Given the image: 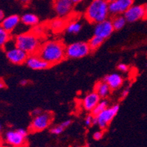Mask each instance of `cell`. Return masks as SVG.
Returning a JSON list of instances; mask_svg holds the SVG:
<instances>
[{
  "label": "cell",
  "instance_id": "74e56055",
  "mask_svg": "<svg viewBox=\"0 0 147 147\" xmlns=\"http://www.w3.org/2000/svg\"><path fill=\"white\" fill-rule=\"evenodd\" d=\"M1 131H2V125L0 124V133H1Z\"/></svg>",
  "mask_w": 147,
  "mask_h": 147
},
{
  "label": "cell",
  "instance_id": "83f0119b",
  "mask_svg": "<svg viewBox=\"0 0 147 147\" xmlns=\"http://www.w3.org/2000/svg\"><path fill=\"white\" fill-rule=\"evenodd\" d=\"M117 69L121 72H127L129 70V67L124 63H119L117 66Z\"/></svg>",
  "mask_w": 147,
  "mask_h": 147
},
{
  "label": "cell",
  "instance_id": "ac0fdd59",
  "mask_svg": "<svg viewBox=\"0 0 147 147\" xmlns=\"http://www.w3.org/2000/svg\"><path fill=\"white\" fill-rule=\"evenodd\" d=\"M21 22L27 26H35L39 22L38 17L32 13H24L21 17Z\"/></svg>",
  "mask_w": 147,
  "mask_h": 147
},
{
  "label": "cell",
  "instance_id": "484cf974",
  "mask_svg": "<svg viewBox=\"0 0 147 147\" xmlns=\"http://www.w3.org/2000/svg\"><path fill=\"white\" fill-rule=\"evenodd\" d=\"M94 119V115H93L92 114H90V115H88L85 119V125L88 126V127H90V126L93 125Z\"/></svg>",
  "mask_w": 147,
  "mask_h": 147
},
{
  "label": "cell",
  "instance_id": "5b68a950",
  "mask_svg": "<svg viewBox=\"0 0 147 147\" xmlns=\"http://www.w3.org/2000/svg\"><path fill=\"white\" fill-rule=\"evenodd\" d=\"M28 132L24 129L9 130L5 135V141L10 147H23L25 145Z\"/></svg>",
  "mask_w": 147,
  "mask_h": 147
},
{
  "label": "cell",
  "instance_id": "8fae6325",
  "mask_svg": "<svg viewBox=\"0 0 147 147\" xmlns=\"http://www.w3.org/2000/svg\"><path fill=\"white\" fill-rule=\"evenodd\" d=\"M127 22L132 23L146 18V5H132L124 13Z\"/></svg>",
  "mask_w": 147,
  "mask_h": 147
},
{
  "label": "cell",
  "instance_id": "ffe728a7",
  "mask_svg": "<svg viewBox=\"0 0 147 147\" xmlns=\"http://www.w3.org/2000/svg\"><path fill=\"white\" fill-rule=\"evenodd\" d=\"M82 24L80 22L73 21L70 23L67 24L66 27H65V30L66 32L69 34H77L80 32L82 30Z\"/></svg>",
  "mask_w": 147,
  "mask_h": 147
},
{
  "label": "cell",
  "instance_id": "4316f807",
  "mask_svg": "<svg viewBox=\"0 0 147 147\" xmlns=\"http://www.w3.org/2000/svg\"><path fill=\"white\" fill-rule=\"evenodd\" d=\"M104 136L103 131L100 130V131H96V132H94V136H93V138L95 140H99L102 138Z\"/></svg>",
  "mask_w": 147,
  "mask_h": 147
},
{
  "label": "cell",
  "instance_id": "3957f363",
  "mask_svg": "<svg viewBox=\"0 0 147 147\" xmlns=\"http://www.w3.org/2000/svg\"><path fill=\"white\" fill-rule=\"evenodd\" d=\"M14 44L16 47L27 52L28 55L36 54L40 47V38L34 32H24L17 35Z\"/></svg>",
  "mask_w": 147,
  "mask_h": 147
},
{
  "label": "cell",
  "instance_id": "44dd1931",
  "mask_svg": "<svg viewBox=\"0 0 147 147\" xmlns=\"http://www.w3.org/2000/svg\"><path fill=\"white\" fill-rule=\"evenodd\" d=\"M71 124V120L64 121L63 122L60 123L58 125L52 127L50 129V132L52 134H53V135H56V136L60 135V134H61L65 130V129L68 128Z\"/></svg>",
  "mask_w": 147,
  "mask_h": 147
},
{
  "label": "cell",
  "instance_id": "d4e9b609",
  "mask_svg": "<svg viewBox=\"0 0 147 147\" xmlns=\"http://www.w3.org/2000/svg\"><path fill=\"white\" fill-rule=\"evenodd\" d=\"M107 107H108V102L105 99L100 100L99 102L97 104V105L94 107V109L91 111V114L94 116L99 115L100 113H102L103 110H105Z\"/></svg>",
  "mask_w": 147,
  "mask_h": 147
},
{
  "label": "cell",
  "instance_id": "277c9868",
  "mask_svg": "<svg viewBox=\"0 0 147 147\" xmlns=\"http://www.w3.org/2000/svg\"><path fill=\"white\" fill-rule=\"evenodd\" d=\"M90 51L88 43L74 42L65 47V57L70 59H80L87 56Z\"/></svg>",
  "mask_w": 147,
  "mask_h": 147
},
{
  "label": "cell",
  "instance_id": "4dcf8cb0",
  "mask_svg": "<svg viewBox=\"0 0 147 147\" xmlns=\"http://www.w3.org/2000/svg\"><path fill=\"white\" fill-rule=\"evenodd\" d=\"M19 2L22 4H24V5H27V4L30 3L32 0H18Z\"/></svg>",
  "mask_w": 147,
  "mask_h": 147
},
{
  "label": "cell",
  "instance_id": "5bb4252c",
  "mask_svg": "<svg viewBox=\"0 0 147 147\" xmlns=\"http://www.w3.org/2000/svg\"><path fill=\"white\" fill-rule=\"evenodd\" d=\"M100 100L101 97L99 96V94H97L95 90L90 92V93H88L87 95L84 97L82 102V107L86 111L91 112Z\"/></svg>",
  "mask_w": 147,
  "mask_h": 147
},
{
  "label": "cell",
  "instance_id": "2e32d148",
  "mask_svg": "<svg viewBox=\"0 0 147 147\" xmlns=\"http://www.w3.org/2000/svg\"><path fill=\"white\" fill-rule=\"evenodd\" d=\"M103 80L107 82L111 90H116L124 83V79L119 74H110L104 77Z\"/></svg>",
  "mask_w": 147,
  "mask_h": 147
},
{
  "label": "cell",
  "instance_id": "7402d4cb",
  "mask_svg": "<svg viewBox=\"0 0 147 147\" xmlns=\"http://www.w3.org/2000/svg\"><path fill=\"white\" fill-rule=\"evenodd\" d=\"M66 22L63 18H57L50 23V27L55 32H60L66 27Z\"/></svg>",
  "mask_w": 147,
  "mask_h": 147
},
{
  "label": "cell",
  "instance_id": "1f68e13d",
  "mask_svg": "<svg viewBox=\"0 0 147 147\" xmlns=\"http://www.w3.org/2000/svg\"><path fill=\"white\" fill-rule=\"evenodd\" d=\"M4 18H5V13L2 10H0V22L3 20Z\"/></svg>",
  "mask_w": 147,
  "mask_h": 147
},
{
  "label": "cell",
  "instance_id": "52a82bcc",
  "mask_svg": "<svg viewBox=\"0 0 147 147\" xmlns=\"http://www.w3.org/2000/svg\"><path fill=\"white\" fill-rule=\"evenodd\" d=\"M119 110V105H114L111 107H108L103 110L99 115H96L95 118L97 121V125L100 129L103 130L107 127L110 123L117 115Z\"/></svg>",
  "mask_w": 147,
  "mask_h": 147
},
{
  "label": "cell",
  "instance_id": "cb8c5ba5",
  "mask_svg": "<svg viewBox=\"0 0 147 147\" xmlns=\"http://www.w3.org/2000/svg\"><path fill=\"white\" fill-rule=\"evenodd\" d=\"M10 40V32H7L0 26V48L5 47Z\"/></svg>",
  "mask_w": 147,
  "mask_h": 147
},
{
  "label": "cell",
  "instance_id": "7a4b0ae2",
  "mask_svg": "<svg viewBox=\"0 0 147 147\" xmlns=\"http://www.w3.org/2000/svg\"><path fill=\"white\" fill-rule=\"evenodd\" d=\"M108 5L105 0H92L85 11V18L92 24L106 20L110 15Z\"/></svg>",
  "mask_w": 147,
  "mask_h": 147
},
{
  "label": "cell",
  "instance_id": "8d00e7d4",
  "mask_svg": "<svg viewBox=\"0 0 147 147\" xmlns=\"http://www.w3.org/2000/svg\"><path fill=\"white\" fill-rule=\"evenodd\" d=\"M146 17H147V5H146Z\"/></svg>",
  "mask_w": 147,
  "mask_h": 147
},
{
  "label": "cell",
  "instance_id": "f546056e",
  "mask_svg": "<svg viewBox=\"0 0 147 147\" xmlns=\"http://www.w3.org/2000/svg\"><path fill=\"white\" fill-rule=\"evenodd\" d=\"M28 80H22L20 82V85H22V86H25L28 84Z\"/></svg>",
  "mask_w": 147,
  "mask_h": 147
},
{
  "label": "cell",
  "instance_id": "6da1fadb",
  "mask_svg": "<svg viewBox=\"0 0 147 147\" xmlns=\"http://www.w3.org/2000/svg\"><path fill=\"white\" fill-rule=\"evenodd\" d=\"M37 54L49 65H54L65 57V47L59 40H49L40 46Z\"/></svg>",
  "mask_w": 147,
  "mask_h": 147
},
{
  "label": "cell",
  "instance_id": "ba28073f",
  "mask_svg": "<svg viewBox=\"0 0 147 147\" xmlns=\"http://www.w3.org/2000/svg\"><path fill=\"white\" fill-rule=\"evenodd\" d=\"M28 54L21 49L16 47L15 44L13 46L8 47L6 49V57L7 60L11 63L16 65H21L26 62Z\"/></svg>",
  "mask_w": 147,
  "mask_h": 147
},
{
  "label": "cell",
  "instance_id": "d590c367",
  "mask_svg": "<svg viewBox=\"0 0 147 147\" xmlns=\"http://www.w3.org/2000/svg\"><path fill=\"white\" fill-rule=\"evenodd\" d=\"M106 2H107L108 3H110V2H114V1H115V0H105Z\"/></svg>",
  "mask_w": 147,
  "mask_h": 147
},
{
  "label": "cell",
  "instance_id": "603a6c76",
  "mask_svg": "<svg viewBox=\"0 0 147 147\" xmlns=\"http://www.w3.org/2000/svg\"><path fill=\"white\" fill-rule=\"evenodd\" d=\"M104 41H105V39L94 35L88 41V45L90 48V50H96L97 49H99L103 44Z\"/></svg>",
  "mask_w": 147,
  "mask_h": 147
},
{
  "label": "cell",
  "instance_id": "8992f818",
  "mask_svg": "<svg viewBox=\"0 0 147 147\" xmlns=\"http://www.w3.org/2000/svg\"><path fill=\"white\" fill-rule=\"evenodd\" d=\"M53 119V115L50 112H40L38 115H34L30 129L32 132H40L49 127Z\"/></svg>",
  "mask_w": 147,
  "mask_h": 147
},
{
  "label": "cell",
  "instance_id": "7c38bea8",
  "mask_svg": "<svg viewBox=\"0 0 147 147\" xmlns=\"http://www.w3.org/2000/svg\"><path fill=\"white\" fill-rule=\"evenodd\" d=\"M114 31L112 21L106 19L105 21L95 24L94 27V35L99 36L103 39L108 38Z\"/></svg>",
  "mask_w": 147,
  "mask_h": 147
},
{
  "label": "cell",
  "instance_id": "30bf717a",
  "mask_svg": "<svg viewBox=\"0 0 147 147\" xmlns=\"http://www.w3.org/2000/svg\"><path fill=\"white\" fill-rule=\"evenodd\" d=\"M74 6L71 0H54L53 8L60 18H65L70 15Z\"/></svg>",
  "mask_w": 147,
  "mask_h": 147
},
{
  "label": "cell",
  "instance_id": "d6986e66",
  "mask_svg": "<svg viewBox=\"0 0 147 147\" xmlns=\"http://www.w3.org/2000/svg\"><path fill=\"white\" fill-rule=\"evenodd\" d=\"M111 21H112L114 30H121V29L124 28L126 23H127L125 17L121 15L115 16Z\"/></svg>",
  "mask_w": 147,
  "mask_h": 147
},
{
  "label": "cell",
  "instance_id": "e575fe53",
  "mask_svg": "<svg viewBox=\"0 0 147 147\" xmlns=\"http://www.w3.org/2000/svg\"><path fill=\"white\" fill-rule=\"evenodd\" d=\"M0 147H3V140L0 138Z\"/></svg>",
  "mask_w": 147,
  "mask_h": 147
},
{
  "label": "cell",
  "instance_id": "9a60e30c",
  "mask_svg": "<svg viewBox=\"0 0 147 147\" xmlns=\"http://www.w3.org/2000/svg\"><path fill=\"white\" fill-rule=\"evenodd\" d=\"M20 22L21 18L18 15H10L3 18V20L1 22L0 26L10 33L12 31L15 30Z\"/></svg>",
  "mask_w": 147,
  "mask_h": 147
},
{
  "label": "cell",
  "instance_id": "4fadbf2b",
  "mask_svg": "<svg viewBox=\"0 0 147 147\" xmlns=\"http://www.w3.org/2000/svg\"><path fill=\"white\" fill-rule=\"evenodd\" d=\"M25 63L30 69L36 71L45 70L51 66L46 60L41 58L37 53L29 55Z\"/></svg>",
  "mask_w": 147,
  "mask_h": 147
},
{
  "label": "cell",
  "instance_id": "f35d334b",
  "mask_svg": "<svg viewBox=\"0 0 147 147\" xmlns=\"http://www.w3.org/2000/svg\"><path fill=\"white\" fill-rule=\"evenodd\" d=\"M86 147H90V146H86Z\"/></svg>",
  "mask_w": 147,
  "mask_h": 147
},
{
  "label": "cell",
  "instance_id": "ab89813d",
  "mask_svg": "<svg viewBox=\"0 0 147 147\" xmlns=\"http://www.w3.org/2000/svg\"><path fill=\"white\" fill-rule=\"evenodd\" d=\"M4 147V146H3ZM5 147H10V146H5Z\"/></svg>",
  "mask_w": 147,
  "mask_h": 147
},
{
  "label": "cell",
  "instance_id": "d6a6232c",
  "mask_svg": "<svg viewBox=\"0 0 147 147\" xmlns=\"http://www.w3.org/2000/svg\"><path fill=\"white\" fill-rule=\"evenodd\" d=\"M5 86V82H4L3 80H2L1 79H0V89H2L4 88Z\"/></svg>",
  "mask_w": 147,
  "mask_h": 147
},
{
  "label": "cell",
  "instance_id": "9c48e42d",
  "mask_svg": "<svg viewBox=\"0 0 147 147\" xmlns=\"http://www.w3.org/2000/svg\"><path fill=\"white\" fill-rule=\"evenodd\" d=\"M133 5L134 0H115L109 3V13L113 16L121 15Z\"/></svg>",
  "mask_w": 147,
  "mask_h": 147
},
{
  "label": "cell",
  "instance_id": "f1b7e54d",
  "mask_svg": "<svg viewBox=\"0 0 147 147\" xmlns=\"http://www.w3.org/2000/svg\"><path fill=\"white\" fill-rule=\"evenodd\" d=\"M129 93V90L128 88H126L124 89L123 91L121 92V98H125V97H127V96H128Z\"/></svg>",
  "mask_w": 147,
  "mask_h": 147
},
{
  "label": "cell",
  "instance_id": "e0dca14e",
  "mask_svg": "<svg viewBox=\"0 0 147 147\" xmlns=\"http://www.w3.org/2000/svg\"><path fill=\"white\" fill-rule=\"evenodd\" d=\"M94 90L99 94V96L101 98L105 99L106 97L110 94L111 89H110V86L107 85V82L102 80L100 81V82H98L96 84Z\"/></svg>",
  "mask_w": 147,
  "mask_h": 147
},
{
  "label": "cell",
  "instance_id": "836d02e7",
  "mask_svg": "<svg viewBox=\"0 0 147 147\" xmlns=\"http://www.w3.org/2000/svg\"><path fill=\"white\" fill-rule=\"evenodd\" d=\"M71 1L74 4H79V3H80V2H83L84 0H71Z\"/></svg>",
  "mask_w": 147,
  "mask_h": 147
}]
</instances>
